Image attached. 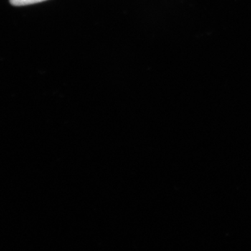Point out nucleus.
I'll return each instance as SVG.
<instances>
[{
	"label": "nucleus",
	"instance_id": "f257e3e1",
	"mask_svg": "<svg viewBox=\"0 0 251 251\" xmlns=\"http://www.w3.org/2000/svg\"><path fill=\"white\" fill-rule=\"evenodd\" d=\"M44 1L46 0H9L10 3L13 6H26V5L36 4Z\"/></svg>",
	"mask_w": 251,
	"mask_h": 251
}]
</instances>
